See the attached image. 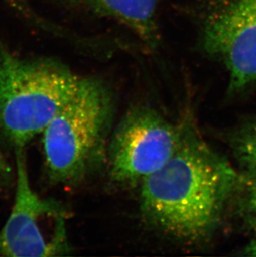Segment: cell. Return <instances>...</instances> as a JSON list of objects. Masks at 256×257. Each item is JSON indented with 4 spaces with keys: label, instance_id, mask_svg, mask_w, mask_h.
<instances>
[{
    "label": "cell",
    "instance_id": "3957f363",
    "mask_svg": "<svg viewBox=\"0 0 256 257\" xmlns=\"http://www.w3.org/2000/svg\"><path fill=\"white\" fill-rule=\"evenodd\" d=\"M82 78L61 63L22 59L0 45V129L15 151L44 132Z\"/></svg>",
    "mask_w": 256,
    "mask_h": 257
},
{
    "label": "cell",
    "instance_id": "6da1fadb",
    "mask_svg": "<svg viewBox=\"0 0 256 257\" xmlns=\"http://www.w3.org/2000/svg\"><path fill=\"white\" fill-rule=\"evenodd\" d=\"M181 126L174 154L141 183V211L155 229L191 245L212 235L240 177L192 121L187 119Z\"/></svg>",
    "mask_w": 256,
    "mask_h": 257
},
{
    "label": "cell",
    "instance_id": "ba28073f",
    "mask_svg": "<svg viewBox=\"0 0 256 257\" xmlns=\"http://www.w3.org/2000/svg\"><path fill=\"white\" fill-rule=\"evenodd\" d=\"M233 148L246 177L256 179V122L244 126L235 135Z\"/></svg>",
    "mask_w": 256,
    "mask_h": 257
},
{
    "label": "cell",
    "instance_id": "277c9868",
    "mask_svg": "<svg viewBox=\"0 0 256 257\" xmlns=\"http://www.w3.org/2000/svg\"><path fill=\"white\" fill-rule=\"evenodd\" d=\"M182 126L158 111L138 106L128 111L111 134L106 164L115 184H141L172 158L179 145Z\"/></svg>",
    "mask_w": 256,
    "mask_h": 257
},
{
    "label": "cell",
    "instance_id": "8992f818",
    "mask_svg": "<svg viewBox=\"0 0 256 257\" xmlns=\"http://www.w3.org/2000/svg\"><path fill=\"white\" fill-rule=\"evenodd\" d=\"M201 49L230 75L229 91L256 83V0H211L201 24Z\"/></svg>",
    "mask_w": 256,
    "mask_h": 257
},
{
    "label": "cell",
    "instance_id": "5b68a950",
    "mask_svg": "<svg viewBox=\"0 0 256 257\" xmlns=\"http://www.w3.org/2000/svg\"><path fill=\"white\" fill-rule=\"evenodd\" d=\"M16 152V192L12 211L0 230V256L48 257L69 251L65 209L32 188L24 149Z\"/></svg>",
    "mask_w": 256,
    "mask_h": 257
},
{
    "label": "cell",
    "instance_id": "52a82bcc",
    "mask_svg": "<svg viewBox=\"0 0 256 257\" xmlns=\"http://www.w3.org/2000/svg\"><path fill=\"white\" fill-rule=\"evenodd\" d=\"M97 14L113 18L133 29L141 39L154 47L157 29L155 14L157 0H68Z\"/></svg>",
    "mask_w": 256,
    "mask_h": 257
},
{
    "label": "cell",
    "instance_id": "30bf717a",
    "mask_svg": "<svg viewBox=\"0 0 256 257\" xmlns=\"http://www.w3.org/2000/svg\"><path fill=\"white\" fill-rule=\"evenodd\" d=\"M12 177V170L0 151V185L7 184Z\"/></svg>",
    "mask_w": 256,
    "mask_h": 257
},
{
    "label": "cell",
    "instance_id": "8fae6325",
    "mask_svg": "<svg viewBox=\"0 0 256 257\" xmlns=\"http://www.w3.org/2000/svg\"><path fill=\"white\" fill-rule=\"evenodd\" d=\"M245 253H246L247 255L256 256V243L248 246L246 250H245Z\"/></svg>",
    "mask_w": 256,
    "mask_h": 257
},
{
    "label": "cell",
    "instance_id": "7a4b0ae2",
    "mask_svg": "<svg viewBox=\"0 0 256 257\" xmlns=\"http://www.w3.org/2000/svg\"><path fill=\"white\" fill-rule=\"evenodd\" d=\"M115 114L113 95L101 79L82 77L77 91L43 132L47 174L75 185L106 164Z\"/></svg>",
    "mask_w": 256,
    "mask_h": 257
},
{
    "label": "cell",
    "instance_id": "9c48e42d",
    "mask_svg": "<svg viewBox=\"0 0 256 257\" xmlns=\"http://www.w3.org/2000/svg\"><path fill=\"white\" fill-rule=\"evenodd\" d=\"M240 185L244 191V201L252 221L256 225V179L240 177Z\"/></svg>",
    "mask_w": 256,
    "mask_h": 257
}]
</instances>
